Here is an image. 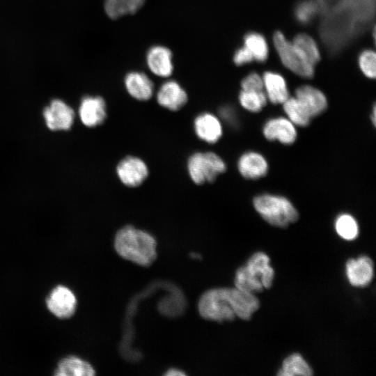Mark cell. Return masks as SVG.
Returning a JSON list of instances; mask_svg holds the SVG:
<instances>
[{
  "mask_svg": "<svg viewBox=\"0 0 376 376\" xmlns=\"http://www.w3.org/2000/svg\"><path fill=\"white\" fill-rule=\"evenodd\" d=\"M244 47L252 54L253 59L264 61L268 54V48L265 38L260 34L251 33L244 37Z\"/></svg>",
  "mask_w": 376,
  "mask_h": 376,
  "instance_id": "obj_28",
  "label": "cell"
},
{
  "mask_svg": "<svg viewBox=\"0 0 376 376\" xmlns=\"http://www.w3.org/2000/svg\"><path fill=\"white\" fill-rule=\"evenodd\" d=\"M371 120L373 122V125H375V120H376V111H375V107H373L372 116H371Z\"/></svg>",
  "mask_w": 376,
  "mask_h": 376,
  "instance_id": "obj_35",
  "label": "cell"
},
{
  "mask_svg": "<svg viewBox=\"0 0 376 376\" xmlns=\"http://www.w3.org/2000/svg\"><path fill=\"white\" fill-rule=\"evenodd\" d=\"M359 66L363 73L369 78L376 75V56L375 52L366 50L359 56Z\"/></svg>",
  "mask_w": 376,
  "mask_h": 376,
  "instance_id": "obj_29",
  "label": "cell"
},
{
  "mask_svg": "<svg viewBox=\"0 0 376 376\" xmlns=\"http://www.w3.org/2000/svg\"><path fill=\"white\" fill-rule=\"evenodd\" d=\"M220 113L222 118L230 124L235 125L236 123V115L232 108L228 107L221 108Z\"/></svg>",
  "mask_w": 376,
  "mask_h": 376,
  "instance_id": "obj_33",
  "label": "cell"
},
{
  "mask_svg": "<svg viewBox=\"0 0 376 376\" xmlns=\"http://www.w3.org/2000/svg\"><path fill=\"white\" fill-rule=\"evenodd\" d=\"M345 272L350 283L355 287H366L373 278V263L366 256L347 260Z\"/></svg>",
  "mask_w": 376,
  "mask_h": 376,
  "instance_id": "obj_10",
  "label": "cell"
},
{
  "mask_svg": "<svg viewBox=\"0 0 376 376\" xmlns=\"http://www.w3.org/2000/svg\"><path fill=\"white\" fill-rule=\"evenodd\" d=\"M166 375L175 376V375H185V373L178 368H170L165 373Z\"/></svg>",
  "mask_w": 376,
  "mask_h": 376,
  "instance_id": "obj_34",
  "label": "cell"
},
{
  "mask_svg": "<svg viewBox=\"0 0 376 376\" xmlns=\"http://www.w3.org/2000/svg\"><path fill=\"white\" fill-rule=\"evenodd\" d=\"M335 229L338 235L344 240H353L359 235V226L353 216L343 213L335 221Z\"/></svg>",
  "mask_w": 376,
  "mask_h": 376,
  "instance_id": "obj_26",
  "label": "cell"
},
{
  "mask_svg": "<svg viewBox=\"0 0 376 376\" xmlns=\"http://www.w3.org/2000/svg\"><path fill=\"white\" fill-rule=\"evenodd\" d=\"M267 97L264 91H244L239 95L240 105L246 111L251 113L260 111L267 102Z\"/></svg>",
  "mask_w": 376,
  "mask_h": 376,
  "instance_id": "obj_25",
  "label": "cell"
},
{
  "mask_svg": "<svg viewBox=\"0 0 376 376\" xmlns=\"http://www.w3.org/2000/svg\"><path fill=\"white\" fill-rule=\"evenodd\" d=\"M95 374V369L88 361L74 355L60 360L54 373L56 376H91Z\"/></svg>",
  "mask_w": 376,
  "mask_h": 376,
  "instance_id": "obj_20",
  "label": "cell"
},
{
  "mask_svg": "<svg viewBox=\"0 0 376 376\" xmlns=\"http://www.w3.org/2000/svg\"><path fill=\"white\" fill-rule=\"evenodd\" d=\"M157 102L171 111L181 109L187 101V95L175 81L169 80L160 87L157 94Z\"/></svg>",
  "mask_w": 376,
  "mask_h": 376,
  "instance_id": "obj_14",
  "label": "cell"
},
{
  "mask_svg": "<svg viewBox=\"0 0 376 376\" xmlns=\"http://www.w3.org/2000/svg\"><path fill=\"white\" fill-rule=\"evenodd\" d=\"M194 130L199 139L208 143L218 141L223 133L220 120L210 113H201L195 118Z\"/></svg>",
  "mask_w": 376,
  "mask_h": 376,
  "instance_id": "obj_16",
  "label": "cell"
},
{
  "mask_svg": "<svg viewBox=\"0 0 376 376\" xmlns=\"http://www.w3.org/2000/svg\"><path fill=\"white\" fill-rule=\"evenodd\" d=\"M313 118L322 113L327 107L324 94L319 89L304 85L297 88L295 96Z\"/></svg>",
  "mask_w": 376,
  "mask_h": 376,
  "instance_id": "obj_13",
  "label": "cell"
},
{
  "mask_svg": "<svg viewBox=\"0 0 376 376\" xmlns=\"http://www.w3.org/2000/svg\"><path fill=\"white\" fill-rule=\"evenodd\" d=\"M79 115L82 123L93 127L102 124L106 118V104L99 96H86L81 102Z\"/></svg>",
  "mask_w": 376,
  "mask_h": 376,
  "instance_id": "obj_11",
  "label": "cell"
},
{
  "mask_svg": "<svg viewBox=\"0 0 376 376\" xmlns=\"http://www.w3.org/2000/svg\"><path fill=\"white\" fill-rule=\"evenodd\" d=\"M125 85L128 93L134 98L145 101L153 93L154 85L150 78L141 72H131L125 78Z\"/></svg>",
  "mask_w": 376,
  "mask_h": 376,
  "instance_id": "obj_18",
  "label": "cell"
},
{
  "mask_svg": "<svg viewBox=\"0 0 376 376\" xmlns=\"http://www.w3.org/2000/svg\"><path fill=\"white\" fill-rule=\"evenodd\" d=\"M270 259L263 252L253 253L244 266L247 272L259 280L264 288H271L274 276V271L269 265Z\"/></svg>",
  "mask_w": 376,
  "mask_h": 376,
  "instance_id": "obj_17",
  "label": "cell"
},
{
  "mask_svg": "<svg viewBox=\"0 0 376 376\" xmlns=\"http://www.w3.org/2000/svg\"><path fill=\"white\" fill-rule=\"evenodd\" d=\"M77 304L75 295L70 288L62 285L54 288L46 298L48 310L60 319L71 318L76 311Z\"/></svg>",
  "mask_w": 376,
  "mask_h": 376,
  "instance_id": "obj_6",
  "label": "cell"
},
{
  "mask_svg": "<svg viewBox=\"0 0 376 376\" xmlns=\"http://www.w3.org/2000/svg\"><path fill=\"white\" fill-rule=\"evenodd\" d=\"M146 62L149 70L158 77H167L173 70L172 53L164 46L156 45L150 48Z\"/></svg>",
  "mask_w": 376,
  "mask_h": 376,
  "instance_id": "obj_15",
  "label": "cell"
},
{
  "mask_svg": "<svg viewBox=\"0 0 376 376\" xmlns=\"http://www.w3.org/2000/svg\"><path fill=\"white\" fill-rule=\"evenodd\" d=\"M114 248L123 258L143 267L152 265L157 258L155 237L132 226H125L117 232Z\"/></svg>",
  "mask_w": 376,
  "mask_h": 376,
  "instance_id": "obj_2",
  "label": "cell"
},
{
  "mask_svg": "<svg viewBox=\"0 0 376 376\" xmlns=\"http://www.w3.org/2000/svg\"><path fill=\"white\" fill-rule=\"evenodd\" d=\"M262 131L268 141H277L284 145L292 144L297 137L296 126L283 116L274 117L267 120Z\"/></svg>",
  "mask_w": 376,
  "mask_h": 376,
  "instance_id": "obj_8",
  "label": "cell"
},
{
  "mask_svg": "<svg viewBox=\"0 0 376 376\" xmlns=\"http://www.w3.org/2000/svg\"><path fill=\"white\" fill-rule=\"evenodd\" d=\"M259 306L260 301L254 294L236 288L208 290L198 302L200 315L206 320L218 322L232 321L235 317L249 320Z\"/></svg>",
  "mask_w": 376,
  "mask_h": 376,
  "instance_id": "obj_1",
  "label": "cell"
},
{
  "mask_svg": "<svg viewBox=\"0 0 376 376\" xmlns=\"http://www.w3.org/2000/svg\"><path fill=\"white\" fill-rule=\"evenodd\" d=\"M43 116L47 127L53 131L68 130L74 119L73 109L63 101L54 99L43 110Z\"/></svg>",
  "mask_w": 376,
  "mask_h": 376,
  "instance_id": "obj_7",
  "label": "cell"
},
{
  "mask_svg": "<svg viewBox=\"0 0 376 376\" xmlns=\"http://www.w3.org/2000/svg\"><path fill=\"white\" fill-rule=\"evenodd\" d=\"M187 169L192 181L197 185L211 182L226 170L224 161L212 152H196L188 159Z\"/></svg>",
  "mask_w": 376,
  "mask_h": 376,
  "instance_id": "obj_4",
  "label": "cell"
},
{
  "mask_svg": "<svg viewBox=\"0 0 376 376\" xmlns=\"http://www.w3.org/2000/svg\"><path fill=\"white\" fill-rule=\"evenodd\" d=\"M253 59L252 54L245 47L239 49L235 54L233 60L237 65H243L251 62Z\"/></svg>",
  "mask_w": 376,
  "mask_h": 376,
  "instance_id": "obj_32",
  "label": "cell"
},
{
  "mask_svg": "<svg viewBox=\"0 0 376 376\" xmlns=\"http://www.w3.org/2000/svg\"><path fill=\"white\" fill-rule=\"evenodd\" d=\"M267 100L274 104H283L290 96L284 78L279 74L266 72L263 77Z\"/></svg>",
  "mask_w": 376,
  "mask_h": 376,
  "instance_id": "obj_19",
  "label": "cell"
},
{
  "mask_svg": "<svg viewBox=\"0 0 376 376\" xmlns=\"http://www.w3.org/2000/svg\"><path fill=\"white\" fill-rule=\"evenodd\" d=\"M275 48L283 63L295 74L306 78L313 75V66L306 62L297 53L292 44L288 41L282 33L274 35Z\"/></svg>",
  "mask_w": 376,
  "mask_h": 376,
  "instance_id": "obj_5",
  "label": "cell"
},
{
  "mask_svg": "<svg viewBox=\"0 0 376 376\" xmlns=\"http://www.w3.org/2000/svg\"><path fill=\"white\" fill-rule=\"evenodd\" d=\"M116 173L125 185L135 187L140 185L148 177V169L140 158L128 156L119 162Z\"/></svg>",
  "mask_w": 376,
  "mask_h": 376,
  "instance_id": "obj_9",
  "label": "cell"
},
{
  "mask_svg": "<svg viewBox=\"0 0 376 376\" xmlns=\"http://www.w3.org/2000/svg\"><path fill=\"white\" fill-rule=\"evenodd\" d=\"M241 86L244 91H263V78L256 73L249 74L242 81Z\"/></svg>",
  "mask_w": 376,
  "mask_h": 376,
  "instance_id": "obj_30",
  "label": "cell"
},
{
  "mask_svg": "<svg viewBox=\"0 0 376 376\" xmlns=\"http://www.w3.org/2000/svg\"><path fill=\"white\" fill-rule=\"evenodd\" d=\"M255 210L269 224L285 228L295 222L299 214L287 198L275 194H263L253 198Z\"/></svg>",
  "mask_w": 376,
  "mask_h": 376,
  "instance_id": "obj_3",
  "label": "cell"
},
{
  "mask_svg": "<svg viewBox=\"0 0 376 376\" xmlns=\"http://www.w3.org/2000/svg\"><path fill=\"white\" fill-rule=\"evenodd\" d=\"M315 10V8L313 4L309 2H304L297 8V15L299 20L306 22L313 15Z\"/></svg>",
  "mask_w": 376,
  "mask_h": 376,
  "instance_id": "obj_31",
  "label": "cell"
},
{
  "mask_svg": "<svg viewBox=\"0 0 376 376\" xmlns=\"http://www.w3.org/2000/svg\"><path fill=\"white\" fill-rule=\"evenodd\" d=\"M313 370L305 359L298 353L288 357L278 373L280 376H311Z\"/></svg>",
  "mask_w": 376,
  "mask_h": 376,
  "instance_id": "obj_24",
  "label": "cell"
},
{
  "mask_svg": "<svg viewBox=\"0 0 376 376\" xmlns=\"http://www.w3.org/2000/svg\"><path fill=\"white\" fill-rule=\"evenodd\" d=\"M234 282L236 288L251 294L260 292L264 289L262 283L250 275L244 266L237 269Z\"/></svg>",
  "mask_w": 376,
  "mask_h": 376,
  "instance_id": "obj_27",
  "label": "cell"
},
{
  "mask_svg": "<svg viewBox=\"0 0 376 376\" xmlns=\"http://www.w3.org/2000/svg\"><path fill=\"white\" fill-rule=\"evenodd\" d=\"M292 45L299 56L308 64L314 65L320 60V52L315 42L306 34H299L293 40Z\"/></svg>",
  "mask_w": 376,
  "mask_h": 376,
  "instance_id": "obj_22",
  "label": "cell"
},
{
  "mask_svg": "<svg viewBox=\"0 0 376 376\" xmlns=\"http://www.w3.org/2000/svg\"><path fill=\"white\" fill-rule=\"evenodd\" d=\"M283 111L295 126L306 127L312 117L295 97H289L283 104Z\"/></svg>",
  "mask_w": 376,
  "mask_h": 376,
  "instance_id": "obj_23",
  "label": "cell"
},
{
  "mask_svg": "<svg viewBox=\"0 0 376 376\" xmlns=\"http://www.w3.org/2000/svg\"><path fill=\"white\" fill-rule=\"evenodd\" d=\"M146 0H104V10L111 19L134 14L143 5Z\"/></svg>",
  "mask_w": 376,
  "mask_h": 376,
  "instance_id": "obj_21",
  "label": "cell"
},
{
  "mask_svg": "<svg viewBox=\"0 0 376 376\" xmlns=\"http://www.w3.org/2000/svg\"><path fill=\"white\" fill-rule=\"evenodd\" d=\"M237 169L244 178L257 180L266 175L269 166L262 154L256 151H248L239 158Z\"/></svg>",
  "mask_w": 376,
  "mask_h": 376,
  "instance_id": "obj_12",
  "label": "cell"
}]
</instances>
